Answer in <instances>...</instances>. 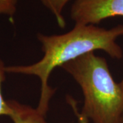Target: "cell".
Returning <instances> with one entry per match:
<instances>
[{
	"instance_id": "obj_1",
	"label": "cell",
	"mask_w": 123,
	"mask_h": 123,
	"mask_svg": "<svg viewBox=\"0 0 123 123\" xmlns=\"http://www.w3.org/2000/svg\"><path fill=\"white\" fill-rule=\"evenodd\" d=\"M123 36V25L107 30L94 25L75 24L69 31L60 35L38 34L44 53L42 59L30 65L6 66V73L34 75L40 80V97L36 107L46 116L55 89L49 84L51 73L55 68L90 52L101 50L110 57H123V49L116 40Z\"/></svg>"
},
{
	"instance_id": "obj_2",
	"label": "cell",
	"mask_w": 123,
	"mask_h": 123,
	"mask_svg": "<svg viewBox=\"0 0 123 123\" xmlns=\"http://www.w3.org/2000/svg\"><path fill=\"white\" fill-rule=\"evenodd\" d=\"M61 68L79 84L84 97L81 118L93 123H123V91L106 60L90 52Z\"/></svg>"
},
{
	"instance_id": "obj_3",
	"label": "cell",
	"mask_w": 123,
	"mask_h": 123,
	"mask_svg": "<svg viewBox=\"0 0 123 123\" xmlns=\"http://www.w3.org/2000/svg\"><path fill=\"white\" fill-rule=\"evenodd\" d=\"M118 16L123 17V0H75L70 10L75 24L94 25Z\"/></svg>"
},
{
	"instance_id": "obj_4",
	"label": "cell",
	"mask_w": 123,
	"mask_h": 123,
	"mask_svg": "<svg viewBox=\"0 0 123 123\" xmlns=\"http://www.w3.org/2000/svg\"><path fill=\"white\" fill-rule=\"evenodd\" d=\"M8 103L11 109L9 117L13 123H48L45 120L46 116L37 108L15 100H8Z\"/></svg>"
},
{
	"instance_id": "obj_5",
	"label": "cell",
	"mask_w": 123,
	"mask_h": 123,
	"mask_svg": "<svg viewBox=\"0 0 123 123\" xmlns=\"http://www.w3.org/2000/svg\"><path fill=\"white\" fill-rule=\"evenodd\" d=\"M44 6L50 10L61 28L66 26V21L62 15L64 8L70 0H40Z\"/></svg>"
},
{
	"instance_id": "obj_6",
	"label": "cell",
	"mask_w": 123,
	"mask_h": 123,
	"mask_svg": "<svg viewBox=\"0 0 123 123\" xmlns=\"http://www.w3.org/2000/svg\"><path fill=\"white\" fill-rule=\"evenodd\" d=\"M6 66L4 62L0 59V116H10L11 114V109L8 101H6L4 98L1 92L2 84L6 78Z\"/></svg>"
},
{
	"instance_id": "obj_7",
	"label": "cell",
	"mask_w": 123,
	"mask_h": 123,
	"mask_svg": "<svg viewBox=\"0 0 123 123\" xmlns=\"http://www.w3.org/2000/svg\"><path fill=\"white\" fill-rule=\"evenodd\" d=\"M17 0H0V14L12 17L17 10Z\"/></svg>"
},
{
	"instance_id": "obj_8",
	"label": "cell",
	"mask_w": 123,
	"mask_h": 123,
	"mask_svg": "<svg viewBox=\"0 0 123 123\" xmlns=\"http://www.w3.org/2000/svg\"><path fill=\"white\" fill-rule=\"evenodd\" d=\"M119 85H120V88H121V89L123 90V79H122V81L119 83Z\"/></svg>"
},
{
	"instance_id": "obj_9",
	"label": "cell",
	"mask_w": 123,
	"mask_h": 123,
	"mask_svg": "<svg viewBox=\"0 0 123 123\" xmlns=\"http://www.w3.org/2000/svg\"></svg>"
}]
</instances>
